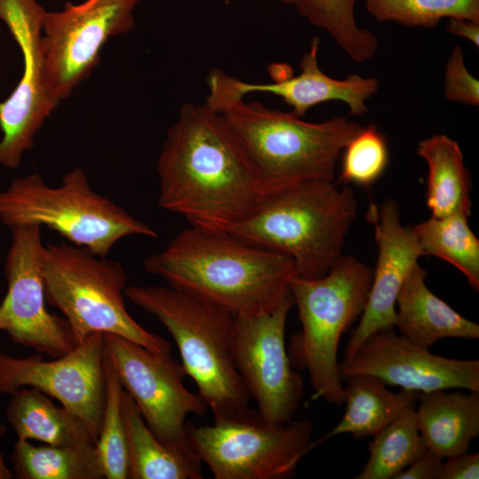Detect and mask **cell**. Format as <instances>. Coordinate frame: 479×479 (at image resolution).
<instances>
[{
	"instance_id": "obj_1",
	"label": "cell",
	"mask_w": 479,
	"mask_h": 479,
	"mask_svg": "<svg viewBox=\"0 0 479 479\" xmlns=\"http://www.w3.org/2000/svg\"><path fill=\"white\" fill-rule=\"evenodd\" d=\"M158 205L190 225L227 231L268 194L260 173L223 114L185 103L157 161Z\"/></svg>"
},
{
	"instance_id": "obj_2",
	"label": "cell",
	"mask_w": 479,
	"mask_h": 479,
	"mask_svg": "<svg viewBox=\"0 0 479 479\" xmlns=\"http://www.w3.org/2000/svg\"><path fill=\"white\" fill-rule=\"evenodd\" d=\"M167 286L233 316L271 310L292 296L293 260L227 231L190 225L144 261Z\"/></svg>"
},
{
	"instance_id": "obj_3",
	"label": "cell",
	"mask_w": 479,
	"mask_h": 479,
	"mask_svg": "<svg viewBox=\"0 0 479 479\" xmlns=\"http://www.w3.org/2000/svg\"><path fill=\"white\" fill-rule=\"evenodd\" d=\"M356 216L350 186L310 180L269 192L248 216L227 232L289 256L296 276L318 278L341 257Z\"/></svg>"
},
{
	"instance_id": "obj_4",
	"label": "cell",
	"mask_w": 479,
	"mask_h": 479,
	"mask_svg": "<svg viewBox=\"0 0 479 479\" xmlns=\"http://www.w3.org/2000/svg\"><path fill=\"white\" fill-rule=\"evenodd\" d=\"M125 296L171 335L187 376L215 419L248 410L250 397L232 353L233 315L169 286L127 287Z\"/></svg>"
},
{
	"instance_id": "obj_5",
	"label": "cell",
	"mask_w": 479,
	"mask_h": 479,
	"mask_svg": "<svg viewBox=\"0 0 479 479\" xmlns=\"http://www.w3.org/2000/svg\"><path fill=\"white\" fill-rule=\"evenodd\" d=\"M219 113L240 138L269 192L304 181H334L344 147L363 128L343 116L310 122L292 111L244 98Z\"/></svg>"
},
{
	"instance_id": "obj_6",
	"label": "cell",
	"mask_w": 479,
	"mask_h": 479,
	"mask_svg": "<svg viewBox=\"0 0 479 479\" xmlns=\"http://www.w3.org/2000/svg\"><path fill=\"white\" fill-rule=\"evenodd\" d=\"M42 276L46 302L64 315L77 345L93 334H112L170 354L166 339L130 315L124 301L127 277L119 262L71 243L48 244Z\"/></svg>"
},
{
	"instance_id": "obj_7",
	"label": "cell",
	"mask_w": 479,
	"mask_h": 479,
	"mask_svg": "<svg viewBox=\"0 0 479 479\" xmlns=\"http://www.w3.org/2000/svg\"><path fill=\"white\" fill-rule=\"evenodd\" d=\"M0 220L10 228L48 227L100 256L125 237H157L148 224L96 192L80 168L67 173L56 187L36 173L15 178L0 192Z\"/></svg>"
},
{
	"instance_id": "obj_8",
	"label": "cell",
	"mask_w": 479,
	"mask_h": 479,
	"mask_svg": "<svg viewBox=\"0 0 479 479\" xmlns=\"http://www.w3.org/2000/svg\"><path fill=\"white\" fill-rule=\"evenodd\" d=\"M372 279L373 271L363 262L341 255L321 277L294 275L290 280L302 324L293 340L292 356L308 372L315 398L335 405L344 403L339 343L363 313Z\"/></svg>"
},
{
	"instance_id": "obj_9",
	"label": "cell",
	"mask_w": 479,
	"mask_h": 479,
	"mask_svg": "<svg viewBox=\"0 0 479 479\" xmlns=\"http://www.w3.org/2000/svg\"><path fill=\"white\" fill-rule=\"evenodd\" d=\"M187 434L216 479H286L310 452L313 425L302 420L272 426L248 409L212 425L187 423Z\"/></svg>"
},
{
	"instance_id": "obj_10",
	"label": "cell",
	"mask_w": 479,
	"mask_h": 479,
	"mask_svg": "<svg viewBox=\"0 0 479 479\" xmlns=\"http://www.w3.org/2000/svg\"><path fill=\"white\" fill-rule=\"evenodd\" d=\"M293 296L276 308L234 316L232 353L237 371L263 420L272 426L293 421L303 394V381L292 367L285 344Z\"/></svg>"
},
{
	"instance_id": "obj_11",
	"label": "cell",
	"mask_w": 479,
	"mask_h": 479,
	"mask_svg": "<svg viewBox=\"0 0 479 479\" xmlns=\"http://www.w3.org/2000/svg\"><path fill=\"white\" fill-rule=\"evenodd\" d=\"M141 0L67 2L59 12H46L41 44L43 72L51 97L60 102L91 73L110 37L128 33Z\"/></svg>"
},
{
	"instance_id": "obj_12",
	"label": "cell",
	"mask_w": 479,
	"mask_h": 479,
	"mask_svg": "<svg viewBox=\"0 0 479 479\" xmlns=\"http://www.w3.org/2000/svg\"><path fill=\"white\" fill-rule=\"evenodd\" d=\"M104 345L123 389L154 435L169 446L192 448L185 420L208 407L185 386L182 364L116 334H104Z\"/></svg>"
},
{
	"instance_id": "obj_13",
	"label": "cell",
	"mask_w": 479,
	"mask_h": 479,
	"mask_svg": "<svg viewBox=\"0 0 479 479\" xmlns=\"http://www.w3.org/2000/svg\"><path fill=\"white\" fill-rule=\"evenodd\" d=\"M4 274L7 292L0 303V331L17 344L59 357L76 347L65 318L46 309L42 263L45 245L41 227L11 228Z\"/></svg>"
},
{
	"instance_id": "obj_14",
	"label": "cell",
	"mask_w": 479,
	"mask_h": 479,
	"mask_svg": "<svg viewBox=\"0 0 479 479\" xmlns=\"http://www.w3.org/2000/svg\"><path fill=\"white\" fill-rule=\"evenodd\" d=\"M46 11L36 0H0V20L8 27L23 58L22 75L0 101V166L15 169L33 148L37 131L59 102L50 94L41 44Z\"/></svg>"
},
{
	"instance_id": "obj_15",
	"label": "cell",
	"mask_w": 479,
	"mask_h": 479,
	"mask_svg": "<svg viewBox=\"0 0 479 479\" xmlns=\"http://www.w3.org/2000/svg\"><path fill=\"white\" fill-rule=\"evenodd\" d=\"M104 334L90 335L53 360L13 357L0 353V394L35 388L78 416L96 444L106 401Z\"/></svg>"
},
{
	"instance_id": "obj_16",
	"label": "cell",
	"mask_w": 479,
	"mask_h": 479,
	"mask_svg": "<svg viewBox=\"0 0 479 479\" xmlns=\"http://www.w3.org/2000/svg\"><path fill=\"white\" fill-rule=\"evenodd\" d=\"M341 377L367 374L386 385L428 393L440 389L479 392V360L435 355L397 334L394 327L379 330L340 365Z\"/></svg>"
},
{
	"instance_id": "obj_17",
	"label": "cell",
	"mask_w": 479,
	"mask_h": 479,
	"mask_svg": "<svg viewBox=\"0 0 479 479\" xmlns=\"http://www.w3.org/2000/svg\"><path fill=\"white\" fill-rule=\"evenodd\" d=\"M319 43L318 36L312 38L310 49L301 58L298 75L286 77L271 75L273 82L268 83L245 82L222 69H213L207 80L208 93L205 104L220 112L226 105L248 94L268 93L281 98L301 117L311 107L332 100L343 102L352 115L367 114V100L378 91L379 80L358 74L344 79L329 76L318 63Z\"/></svg>"
},
{
	"instance_id": "obj_18",
	"label": "cell",
	"mask_w": 479,
	"mask_h": 479,
	"mask_svg": "<svg viewBox=\"0 0 479 479\" xmlns=\"http://www.w3.org/2000/svg\"><path fill=\"white\" fill-rule=\"evenodd\" d=\"M368 218L374 227L377 263L365 307L345 347L344 360L373 333L394 327L399 289L407 273L424 255L413 229L402 224L394 200H385L380 208H370Z\"/></svg>"
},
{
	"instance_id": "obj_19",
	"label": "cell",
	"mask_w": 479,
	"mask_h": 479,
	"mask_svg": "<svg viewBox=\"0 0 479 479\" xmlns=\"http://www.w3.org/2000/svg\"><path fill=\"white\" fill-rule=\"evenodd\" d=\"M427 271L415 263L397 297L395 326L411 342L428 349L444 338H479V325L434 294L426 284Z\"/></svg>"
},
{
	"instance_id": "obj_20",
	"label": "cell",
	"mask_w": 479,
	"mask_h": 479,
	"mask_svg": "<svg viewBox=\"0 0 479 479\" xmlns=\"http://www.w3.org/2000/svg\"><path fill=\"white\" fill-rule=\"evenodd\" d=\"M447 390L420 393L415 409L427 449L443 459L467 452L479 435V392Z\"/></svg>"
},
{
	"instance_id": "obj_21",
	"label": "cell",
	"mask_w": 479,
	"mask_h": 479,
	"mask_svg": "<svg viewBox=\"0 0 479 479\" xmlns=\"http://www.w3.org/2000/svg\"><path fill=\"white\" fill-rule=\"evenodd\" d=\"M343 387L346 411L340 422L310 445V452L320 444L342 434L355 439L374 436L390 422L416 407L419 392L402 389L393 393L379 378L355 374L346 378Z\"/></svg>"
},
{
	"instance_id": "obj_22",
	"label": "cell",
	"mask_w": 479,
	"mask_h": 479,
	"mask_svg": "<svg viewBox=\"0 0 479 479\" xmlns=\"http://www.w3.org/2000/svg\"><path fill=\"white\" fill-rule=\"evenodd\" d=\"M122 412L128 442L129 478H203L202 461L192 447L175 448L163 444L147 426L124 389Z\"/></svg>"
},
{
	"instance_id": "obj_23",
	"label": "cell",
	"mask_w": 479,
	"mask_h": 479,
	"mask_svg": "<svg viewBox=\"0 0 479 479\" xmlns=\"http://www.w3.org/2000/svg\"><path fill=\"white\" fill-rule=\"evenodd\" d=\"M11 397L6 416L18 439L58 446H97L87 425L62 405H55L42 391L24 387Z\"/></svg>"
},
{
	"instance_id": "obj_24",
	"label": "cell",
	"mask_w": 479,
	"mask_h": 479,
	"mask_svg": "<svg viewBox=\"0 0 479 479\" xmlns=\"http://www.w3.org/2000/svg\"><path fill=\"white\" fill-rule=\"evenodd\" d=\"M417 153L428 165L427 206L432 216L471 212V180L456 140L436 134L418 143Z\"/></svg>"
},
{
	"instance_id": "obj_25",
	"label": "cell",
	"mask_w": 479,
	"mask_h": 479,
	"mask_svg": "<svg viewBox=\"0 0 479 479\" xmlns=\"http://www.w3.org/2000/svg\"><path fill=\"white\" fill-rule=\"evenodd\" d=\"M10 460L20 479H102L103 466L96 445H35L17 439Z\"/></svg>"
},
{
	"instance_id": "obj_26",
	"label": "cell",
	"mask_w": 479,
	"mask_h": 479,
	"mask_svg": "<svg viewBox=\"0 0 479 479\" xmlns=\"http://www.w3.org/2000/svg\"><path fill=\"white\" fill-rule=\"evenodd\" d=\"M469 216L457 213L431 216L412 229L424 255L441 258L463 273L479 290V240L469 227Z\"/></svg>"
},
{
	"instance_id": "obj_27",
	"label": "cell",
	"mask_w": 479,
	"mask_h": 479,
	"mask_svg": "<svg viewBox=\"0 0 479 479\" xmlns=\"http://www.w3.org/2000/svg\"><path fill=\"white\" fill-rule=\"evenodd\" d=\"M279 1L294 8L312 26L327 32L352 61L363 63L376 55L378 38L357 22L356 0Z\"/></svg>"
},
{
	"instance_id": "obj_28",
	"label": "cell",
	"mask_w": 479,
	"mask_h": 479,
	"mask_svg": "<svg viewBox=\"0 0 479 479\" xmlns=\"http://www.w3.org/2000/svg\"><path fill=\"white\" fill-rule=\"evenodd\" d=\"M415 409L373 436L368 444L369 458L356 479H394L428 450L419 432Z\"/></svg>"
},
{
	"instance_id": "obj_29",
	"label": "cell",
	"mask_w": 479,
	"mask_h": 479,
	"mask_svg": "<svg viewBox=\"0 0 479 479\" xmlns=\"http://www.w3.org/2000/svg\"><path fill=\"white\" fill-rule=\"evenodd\" d=\"M377 21L434 27L444 19L479 21V0H364Z\"/></svg>"
},
{
	"instance_id": "obj_30",
	"label": "cell",
	"mask_w": 479,
	"mask_h": 479,
	"mask_svg": "<svg viewBox=\"0 0 479 479\" xmlns=\"http://www.w3.org/2000/svg\"><path fill=\"white\" fill-rule=\"evenodd\" d=\"M104 372L106 401L97 449L105 478H129V451L122 412L123 388L112 364L105 354Z\"/></svg>"
},
{
	"instance_id": "obj_31",
	"label": "cell",
	"mask_w": 479,
	"mask_h": 479,
	"mask_svg": "<svg viewBox=\"0 0 479 479\" xmlns=\"http://www.w3.org/2000/svg\"><path fill=\"white\" fill-rule=\"evenodd\" d=\"M385 137L375 125H368L355 135L342 153V169L336 185H373L389 163Z\"/></svg>"
},
{
	"instance_id": "obj_32",
	"label": "cell",
	"mask_w": 479,
	"mask_h": 479,
	"mask_svg": "<svg viewBox=\"0 0 479 479\" xmlns=\"http://www.w3.org/2000/svg\"><path fill=\"white\" fill-rule=\"evenodd\" d=\"M444 90L452 102L478 106L479 81L467 70L462 49L456 45L445 66Z\"/></svg>"
},
{
	"instance_id": "obj_33",
	"label": "cell",
	"mask_w": 479,
	"mask_h": 479,
	"mask_svg": "<svg viewBox=\"0 0 479 479\" xmlns=\"http://www.w3.org/2000/svg\"><path fill=\"white\" fill-rule=\"evenodd\" d=\"M443 462L440 479H478L479 453H459Z\"/></svg>"
},
{
	"instance_id": "obj_34",
	"label": "cell",
	"mask_w": 479,
	"mask_h": 479,
	"mask_svg": "<svg viewBox=\"0 0 479 479\" xmlns=\"http://www.w3.org/2000/svg\"><path fill=\"white\" fill-rule=\"evenodd\" d=\"M443 458L427 450L394 479H440Z\"/></svg>"
},
{
	"instance_id": "obj_35",
	"label": "cell",
	"mask_w": 479,
	"mask_h": 479,
	"mask_svg": "<svg viewBox=\"0 0 479 479\" xmlns=\"http://www.w3.org/2000/svg\"><path fill=\"white\" fill-rule=\"evenodd\" d=\"M449 33L465 38L475 46H479V21L463 19H450L447 25Z\"/></svg>"
},
{
	"instance_id": "obj_36",
	"label": "cell",
	"mask_w": 479,
	"mask_h": 479,
	"mask_svg": "<svg viewBox=\"0 0 479 479\" xmlns=\"http://www.w3.org/2000/svg\"><path fill=\"white\" fill-rule=\"evenodd\" d=\"M6 433V428L0 424V439ZM13 476V473L5 464L3 454L0 450V479H11Z\"/></svg>"
},
{
	"instance_id": "obj_37",
	"label": "cell",
	"mask_w": 479,
	"mask_h": 479,
	"mask_svg": "<svg viewBox=\"0 0 479 479\" xmlns=\"http://www.w3.org/2000/svg\"><path fill=\"white\" fill-rule=\"evenodd\" d=\"M0 353H1V350H0Z\"/></svg>"
}]
</instances>
